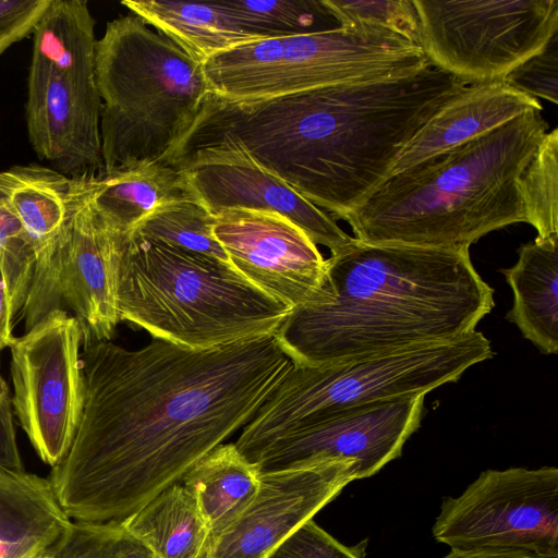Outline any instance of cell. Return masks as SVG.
<instances>
[{"mask_svg":"<svg viewBox=\"0 0 558 558\" xmlns=\"http://www.w3.org/2000/svg\"><path fill=\"white\" fill-rule=\"evenodd\" d=\"M120 521L156 558H197L209 534L193 495L181 481Z\"/></svg>","mask_w":558,"mask_h":558,"instance_id":"cb8c5ba5","label":"cell"},{"mask_svg":"<svg viewBox=\"0 0 558 558\" xmlns=\"http://www.w3.org/2000/svg\"><path fill=\"white\" fill-rule=\"evenodd\" d=\"M120 320L192 350L276 335L291 308L231 267L134 232L118 233Z\"/></svg>","mask_w":558,"mask_h":558,"instance_id":"277c9868","label":"cell"},{"mask_svg":"<svg viewBox=\"0 0 558 558\" xmlns=\"http://www.w3.org/2000/svg\"><path fill=\"white\" fill-rule=\"evenodd\" d=\"M101 99L96 84L29 68L25 106L28 138L40 159L70 178L104 172Z\"/></svg>","mask_w":558,"mask_h":558,"instance_id":"2e32d148","label":"cell"},{"mask_svg":"<svg viewBox=\"0 0 558 558\" xmlns=\"http://www.w3.org/2000/svg\"><path fill=\"white\" fill-rule=\"evenodd\" d=\"M0 198L21 221L34 250L31 288L45 276L66 236L74 206L73 178L39 165L13 166L0 171Z\"/></svg>","mask_w":558,"mask_h":558,"instance_id":"ac0fdd59","label":"cell"},{"mask_svg":"<svg viewBox=\"0 0 558 558\" xmlns=\"http://www.w3.org/2000/svg\"><path fill=\"white\" fill-rule=\"evenodd\" d=\"M82 344L77 319L56 310L9 345L12 410L39 458L51 466L66 453L81 417Z\"/></svg>","mask_w":558,"mask_h":558,"instance_id":"30bf717a","label":"cell"},{"mask_svg":"<svg viewBox=\"0 0 558 558\" xmlns=\"http://www.w3.org/2000/svg\"><path fill=\"white\" fill-rule=\"evenodd\" d=\"M167 163L184 172L198 202L213 215L234 208L276 213L331 254L353 241L328 213L234 151L201 149Z\"/></svg>","mask_w":558,"mask_h":558,"instance_id":"9a60e30c","label":"cell"},{"mask_svg":"<svg viewBox=\"0 0 558 558\" xmlns=\"http://www.w3.org/2000/svg\"><path fill=\"white\" fill-rule=\"evenodd\" d=\"M489 340L480 331L446 342L360 355L320 366L294 365L242 428L234 442L248 459L296 426L350 407L383 399L427 395L457 381L489 360Z\"/></svg>","mask_w":558,"mask_h":558,"instance_id":"8992f818","label":"cell"},{"mask_svg":"<svg viewBox=\"0 0 558 558\" xmlns=\"http://www.w3.org/2000/svg\"><path fill=\"white\" fill-rule=\"evenodd\" d=\"M104 172L163 161L209 87L203 64L130 12L96 43Z\"/></svg>","mask_w":558,"mask_h":558,"instance_id":"5b68a950","label":"cell"},{"mask_svg":"<svg viewBox=\"0 0 558 558\" xmlns=\"http://www.w3.org/2000/svg\"><path fill=\"white\" fill-rule=\"evenodd\" d=\"M365 544L347 547L312 519L295 530L268 558H364Z\"/></svg>","mask_w":558,"mask_h":558,"instance_id":"d6a6232c","label":"cell"},{"mask_svg":"<svg viewBox=\"0 0 558 558\" xmlns=\"http://www.w3.org/2000/svg\"><path fill=\"white\" fill-rule=\"evenodd\" d=\"M0 466L23 470L7 385L0 388Z\"/></svg>","mask_w":558,"mask_h":558,"instance_id":"e575fe53","label":"cell"},{"mask_svg":"<svg viewBox=\"0 0 558 558\" xmlns=\"http://www.w3.org/2000/svg\"><path fill=\"white\" fill-rule=\"evenodd\" d=\"M541 112L389 177L343 218L354 239L470 248L492 231L526 222L519 181L547 133Z\"/></svg>","mask_w":558,"mask_h":558,"instance_id":"3957f363","label":"cell"},{"mask_svg":"<svg viewBox=\"0 0 558 558\" xmlns=\"http://www.w3.org/2000/svg\"><path fill=\"white\" fill-rule=\"evenodd\" d=\"M433 66L468 86L502 80L558 34V0H412Z\"/></svg>","mask_w":558,"mask_h":558,"instance_id":"ba28073f","label":"cell"},{"mask_svg":"<svg viewBox=\"0 0 558 558\" xmlns=\"http://www.w3.org/2000/svg\"><path fill=\"white\" fill-rule=\"evenodd\" d=\"M3 386H5V383H4V380L2 379V377L0 376V388H1V387H3Z\"/></svg>","mask_w":558,"mask_h":558,"instance_id":"f35d334b","label":"cell"},{"mask_svg":"<svg viewBox=\"0 0 558 558\" xmlns=\"http://www.w3.org/2000/svg\"><path fill=\"white\" fill-rule=\"evenodd\" d=\"M48 558H156L121 521H71Z\"/></svg>","mask_w":558,"mask_h":558,"instance_id":"f1b7e54d","label":"cell"},{"mask_svg":"<svg viewBox=\"0 0 558 558\" xmlns=\"http://www.w3.org/2000/svg\"><path fill=\"white\" fill-rule=\"evenodd\" d=\"M214 217V235L238 275L291 310L313 299L326 259L295 223L276 213L243 208Z\"/></svg>","mask_w":558,"mask_h":558,"instance_id":"5bb4252c","label":"cell"},{"mask_svg":"<svg viewBox=\"0 0 558 558\" xmlns=\"http://www.w3.org/2000/svg\"><path fill=\"white\" fill-rule=\"evenodd\" d=\"M92 204L114 232L129 233L169 203L195 199L184 172L157 161L88 178Z\"/></svg>","mask_w":558,"mask_h":558,"instance_id":"ffe728a7","label":"cell"},{"mask_svg":"<svg viewBox=\"0 0 558 558\" xmlns=\"http://www.w3.org/2000/svg\"><path fill=\"white\" fill-rule=\"evenodd\" d=\"M526 222L537 239L558 236V129L547 132L520 181Z\"/></svg>","mask_w":558,"mask_h":558,"instance_id":"83f0119b","label":"cell"},{"mask_svg":"<svg viewBox=\"0 0 558 558\" xmlns=\"http://www.w3.org/2000/svg\"><path fill=\"white\" fill-rule=\"evenodd\" d=\"M218 4L259 40L341 27L323 0H222Z\"/></svg>","mask_w":558,"mask_h":558,"instance_id":"484cf974","label":"cell"},{"mask_svg":"<svg viewBox=\"0 0 558 558\" xmlns=\"http://www.w3.org/2000/svg\"><path fill=\"white\" fill-rule=\"evenodd\" d=\"M121 4L202 64L219 52L259 40L218 1L124 0Z\"/></svg>","mask_w":558,"mask_h":558,"instance_id":"7402d4cb","label":"cell"},{"mask_svg":"<svg viewBox=\"0 0 558 558\" xmlns=\"http://www.w3.org/2000/svg\"><path fill=\"white\" fill-rule=\"evenodd\" d=\"M451 550L518 549L558 558V469L486 470L446 497L433 526Z\"/></svg>","mask_w":558,"mask_h":558,"instance_id":"9c48e42d","label":"cell"},{"mask_svg":"<svg viewBox=\"0 0 558 558\" xmlns=\"http://www.w3.org/2000/svg\"><path fill=\"white\" fill-rule=\"evenodd\" d=\"M15 318L7 280L0 266V352L10 345L12 320Z\"/></svg>","mask_w":558,"mask_h":558,"instance_id":"d590c367","label":"cell"},{"mask_svg":"<svg viewBox=\"0 0 558 558\" xmlns=\"http://www.w3.org/2000/svg\"><path fill=\"white\" fill-rule=\"evenodd\" d=\"M84 399L52 466L71 521H120L256 414L293 366L276 335L192 350L155 339L137 350L84 344Z\"/></svg>","mask_w":558,"mask_h":558,"instance_id":"6da1fadb","label":"cell"},{"mask_svg":"<svg viewBox=\"0 0 558 558\" xmlns=\"http://www.w3.org/2000/svg\"><path fill=\"white\" fill-rule=\"evenodd\" d=\"M469 248L353 241L326 259L319 290L276 337L299 366H320L465 337L494 307Z\"/></svg>","mask_w":558,"mask_h":558,"instance_id":"7a4b0ae2","label":"cell"},{"mask_svg":"<svg viewBox=\"0 0 558 558\" xmlns=\"http://www.w3.org/2000/svg\"><path fill=\"white\" fill-rule=\"evenodd\" d=\"M50 0H0V56L33 31Z\"/></svg>","mask_w":558,"mask_h":558,"instance_id":"836d02e7","label":"cell"},{"mask_svg":"<svg viewBox=\"0 0 558 558\" xmlns=\"http://www.w3.org/2000/svg\"><path fill=\"white\" fill-rule=\"evenodd\" d=\"M518 262L500 269L513 293L507 319L543 353L558 351V236L535 239L518 250Z\"/></svg>","mask_w":558,"mask_h":558,"instance_id":"44dd1931","label":"cell"},{"mask_svg":"<svg viewBox=\"0 0 558 558\" xmlns=\"http://www.w3.org/2000/svg\"><path fill=\"white\" fill-rule=\"evenodd\" d=\"M70 523L48 478L0 466V558H35Z\"/></svg>","mask_w":558,"mask_h":558,"instance_id":"d6986e66","label":"cell"},{"mask_svg":"<svg viewBox=\"0 0 558 558\" xmlns=\"http://www.w3.org/2000/svg\"><path fill=\"white\" fill-rule=\"evenodd\" d=\"M214 219L198 201L184 199L161 206L131 232L231 267L214 235Z\"/></svg>","mask_w":558,"mask_h":558,"instance_id":"4316f807","label":"cell"},{"mask_svg":"<svg viewBox=\"0 0 558 558\" xmlns=\"http://www.w3.org/2000/svg\"><path fill=\"white\" fill-rule=\"evenodd\" d=\"M354 480L355 462L339 459L259 474L251 502L226 526L208 534L197 558H268Z\"/></svg>","mask_w":558,"mask_h":558,"instance_id":"4fadbf2b","label":"cell"},{"mask_svg":"<svg viewBox=\"0 0 558 558\" xmlns=\"http://www.w3.org/2000/svg\"><path fill=\"white\" fill-rule=\"evenodd\" d=\"M323 3L341 26L353 24L377 26L418 45V17L412 0H323Z\"/></svg>","mask_w":558,"mask_h":558,"instance_id":"4dcf8cb0","label":"cell"},{"mask_svg":"<svg viewBox=\"0 0 558 558\" xmlns=\"http://www.w3.org/2000/svg\"><path fill=\"white\" fill-rule=\"evenodd\" d=\"M89 177L73 178L74 206L66 236L19 314L26 330L56 310L77 319L83 344L110 341L120 322L117 299L118 235L92 204Z\"/></svg>","mask_w":558,"mask_h":558,"instance_id":"8fae6325","label":"cell"},{"mask_svg":"<svg viewBox=\"0 0 558 558\" xmlns=\"http://www.w3.org/2000/svg\"><path fill=\"white\" fill-rule=\"evenodd\" d=\"M193 495L209 533L231 522L253 499L259 474L234 444H221L180 480Z\"/></svg>","mask_w":558,"mask_h":558,"instance_id":"d4e9b609","label":"cell"},{"mask_svg":"<svg viewBox=\"0 0 558 558\" xmlns=\"http://www.w3.org/2000/svg\"><path fill=\"white\" fill-rule=\"evenodd\" d=\"M428 64L421 46L403 36L353 24L239 45L207 59L203 71L209 93L227 99H253L398 78Z\"/></svg>","mask_w":558,"mask_h":558,"instance_id":"52a82bcc","label":"cell"},{"mask_svg":"<svg viewBox=\"0 0 558 558\" xmlns=\"http://www.w3.org/2000/svg\"><path fill=\"white\" fill-rule=\"evenodd\" d=\"M35 253L21 221L0 198V266L19 315L25 304L35 268Z\"/></svg>","mask_w":558,"mask_h":558,"instance_id":"f546056e","label":"cell"},{"mask_svg":"<svg viewBox=\"0 0 558 558\" xmlns=\"http://www.w3.org/2000/svg\"><path fill=\"white\" fill-rule=\"evenodd\" d=\"M442 558H556L518 549L451 550Z\"/></svg>","mask_w":558,"mask_h":558,"instance_id":"8d00e7d4","label":"cell"},{"mask_svg":"<svg viewBox=\"0 0 558 558\" xmlns=\"http://www.w3.org/2000/svg\"><path fill=\"white\" fill-rule=\"evenodd\" d=\"M48 550H49V549H48ZM48 550H47L46 553H44V554H41V555H39V556L35 557V558H48Z\"/></svg>","mask_w":558,"mask_h":558,"instance_id":"74e56055","label":"cell"},{"mask_svg":"<svg viewBox=\"0 0 558 558\" xmlns=\"http://www.w3.org/2000/svg\"><path fill=\"white\" fill-rule=\"evenodd\" d=\"M95 20L84 0H50L33 35L31 66L96 84Z\"/></svg>","mask_w":558,"mask_h":558,"instance_id":"603a6c76","label":"cell"},{"mask_svg":"<svg viewBox=\"0 0 558 558\" xmlns=\"http://www.w3.org/2000/svg\"><path fill=\"white\" fill-rule=\"evenodd\" d=\"M509 86L534 98L558 102V34L537 53L502 78Z\"/></svg>","mask_w":558,"mask_h":558,"instance_id":"1f68e13d","label":"cell"},{"mask_svg":"<svg viewBox=\"0 0 558 558\" xmlns=\"http://www.w3.org/2000/svg\"><path fill=\"white\" fill-rule=\"evenodd\" d=\"M425 395L383 399L310 420L246 459L258 474L327 460L355 462L356 480L376 474L401 456L420 427Z\"/></svg>","mask_w":558,"mask_h":558,"instance_id":"7c38bea8","label":"cell"},{"mask_svg":"<svg viewBox=\"0 0 558 558\" xmlns=\"http://www.w3.org/2000/svg\"><path fill=\"white\" fill-rule=\"evenodd\" d=\"M537 98L504 80L471 85L438 110L397 158L390 175L441 155L530 111H542Z\"/></svg>","mask_w":558,"mask_h":558,"instance_id":"e0dca14e","label":"cell"}]
</instances>
